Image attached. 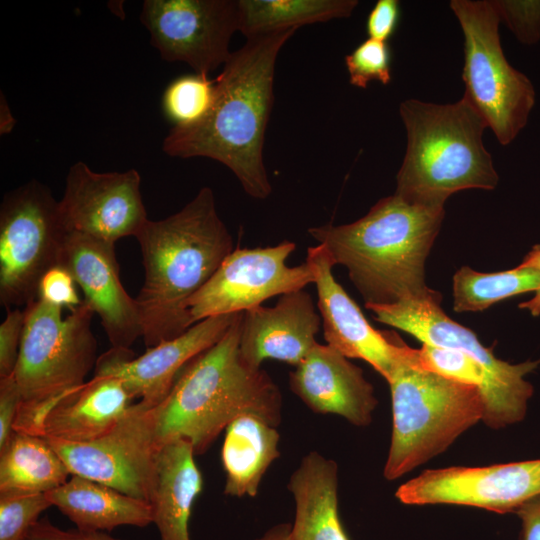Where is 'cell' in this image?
<instances>
[{"instance_id":"cell-27","label":"cell","mask_w":540,"mask_h":540,"mask_svg":"<svg viewBox=\"0 0 540 540\" xmlns=\"http://www.w3.org/2000/svg\"><path fill=\"white\" fill-rule=\"evenodd\" d=\"M357 0H238L239 31L246 39L278 30L347 18Z\"/></svg>"},{"instance_id":"cell-3","label":"cell","mask_w":540,"mask_h":540,"mask_svg":"<svg viewBox=\"0 0 540 540\" xmlns=\"http://www.w3.org/2000/svg\"><path fill=\"white\" fill-rule=\"evenodd\" d=\"M444 214V205L394 193L352 223L310 227L308 233L334 265L347 269L365 303L392 304L434 292L424 265Z\"/></svg>"},{"instance_id":"cell-8","label":"cell","mask_w":540,"mask_h":540,"mask_svg":"<svg viewBox=\"0 0 540 540\" xmlns=\"http://www.w3.org/2000/svg\"><path fill=\"white\" fill-rule=\"evenodd\" d=\"M19 356L12 374L20 393V411L44 404L83 384L97 363L91 330L95 314L83 301L63 317L62 308L36 299L25 306Z\"/></svg>"},{"instance_id":"cell-20","label":"cell","mask_w":540,"mask_h":540,"mask_svg":"<svg viewBox=\"0 0 540 540\" xmlns=\"http://www.w3.org/2000/svg\"><path fill=\"white\" fill-rule=\"evenodd\" d=\"M321 317L311 295L302 290L281 295L272 307L244 312L239 352L251 369H261L267 359L299 365L318 343Z\"/></svg>"},{"instance_id":"cell-38","label":"cell","mask_w":540,"mask_h":540,"mask_svg":"<svg viewBox=\"0 0 540 540\" xmlns=\"http://www.w3.org/2000/svg\"><path fill=\"white\" fill-rule=\"evenodd\" d=\"M27 540H122L104 531L81 529L63 530L53 525L48 518L38 520L31 528Z\"/></svg>"},{"instance_id":"cell-7","label":"cell","mask_w":540,"mask_h":540,"mask_svg":"<svg viewBox=\"0 0 540 540\" xmlns=\"http://www.w3.org/2000/svg\"><path fill=\"white\" fill-rule=\"evenodd\" d=\"M463 32L464 98L482 116L502 145L526 126L535 104L530 79L507 61L500 43L495 1L452 0Z\"/></svg>"},{"instance_id":"cell-10","label":"cell","mask_w":540,"mask_h":540,"mask_svg":"<svg viewBox=\"0 0 540 540\" xmlns=\"http://www.w3.org/2000/svg\"><path fill=\"white\" fill-rule=\"evenodd\" d=\"M68 230L59 201L32 180L3 197L0 207V303L11 309L37 299L42 276L60 265Z\"/></svg>"},{"instance_id":"cell-21","label":"cell","mask_w":540,"mask_h":540,"mask_svg":"<svg viewBox=\"0 0 540 540\" xmlns=\"http://www.w3.org/2000/svg\"><path fill=\"white\" fill-rule=\"evenodd\" d=\"M289 385L313 412L338 415L359 427L371 423L378 404L362 369L327 344L314 346L290 372Z\"/></svg>"},{"instance_id":"cell-37","label":"cell","mask_w":540,"mask_h":540,"mask_svg":"<svg viewBox=\"0 0 540 540\" xmlns=\"http://www.w3.org/2000/svg\"><path fill=\"white\" fill-rule=\"evenodd\" d=\"M21 405L22 395L13 376L0 378V448L14 431Z\"/></svg>"},{"instance_id":"cell-5","label":"cell","mask_w":540,"mask_h":540,"mask_svg":"<svg viewBox=\"0 0 540 540\" xmlns=\"http://www.w3.org/2000/svg\"><path fill=\"white\" fill-rule=\"evenodd\" d=\"M399 113L407 147L395 193L444 205L460 190L496 187L498 175L482 141L488 126L464 97L452 104L408 99Z\"/></svg>"},{"instance_id":"cell-34","label":"cell","mask_w":540,"mask_h":540,"mask_svg":"<svg viewBox=\"0 0 540 540\" xmlns=\"http://www.w3.org/2000/svg\"><path fill=\"white\" fill-rule=\"evenodd\" d=\"M75 285L73 276L65 267L55 266L42 276L37 299L59 308L68 307L73 310L83 302Z\"/></svg>"},{"instance_id":"cell-23","label":"cell","mask_w":540,"mask_h":540,"mask_svg":"<svg viewBox=\"0 0 540 540\" xmlns=\"http://www.w3.org/2000/svg\"><path fill=\"white\" fill-rule=\"evenodd\" d=\"M295 502L292 540H350L338 511L337 463L317 451L304 455L287 485Z\"/></svg>"},{"instance_id":"cell-18","label":"cell","mask_w":540,"mask_h":540,"mask_svg":"<svg viewBox=\"0 0 540 540\" xmlns=\"http://www.w3.org/2000/svg\"><path fill=\"white\" fill-rule=\"evenodd\" d=\"M60 266L71 273L83 301L99 316L112 348L130 349L142 337V325L136 300L120 281L115 243L69 232Z\"/></svg>"},{"instance_id":"cell-39","label":"cell","mask_w":540,"mask_h":540,"mask_svg":"<svg viewBox=\"0 0 540 540\" xmlns=\"http://www.w3.org/2000/svg\"><path fill=\"white\" fill-rule=\"evenodd\" d=\"M515 513L521 522L519 540H540V495L527 501Z\"/></svg>"},{"instance_id":"cell-29","label":"cell","mask_w":540,"mask_h":540,"mask_svg":"<svg viewBox=\"0 0 540 540\" xmlns=\"http://www.w3.org/2000/svg\"><path fill=\"white\" fill-rule=\"evenodd\" d=\"M214 95V80H209L208 75H182L166 87L162 108L173 127H187L206 117L213 105Z\"/></svg>"},{"instance_id":"cell-31","label":"cell","mask_w":540,"mask_h":540,"mask_svg":"<svg viewBox=\"0 0 540 540\" xmlns=\"http://www.w3.org/2000/svg\"><path fill=\"white\" fill-rule=\"evenodd\" d=\"M50 506L46 493H1L0 540H27L40 514Z\"/></svg>"},{"instance_id":"cell-25","label":"cell","mask_w":540,"mask_h":540,"mask_svg":"<svg viewBox=\"0 0 540 540\" xmlns=\"http://www.w3.org/2000/svg\"><path fill=\"white\" fill-rule=\"evenodd\" d=\"M280 434L266 421L244 415L225 429L221 460L226 480L224 494L255 497L264 474L279 458Z\"/></svg>"},{"instance_id":"cell-14","label":"cell","mask_w":540,"mask_h":540,"mask_svg":"<svg viewBox=\"0 0 540 540\" xmlns=\"http://www.w3.org/2000/svg\"><path fill=\"white\" fill-rule=\"evenodd\" d=\"M538 495L540 459L428 469L395 492V497L406 505H462L500 514L515 513Z\"/></svg>"},{"instance_id":"cell-33","label":"cell","mask_w":540,"mask_h":540,"mask_svg":"<svg viewBox=\"0 0 540 540\" xmlns=\"http://www.w3.org/2000/svg\"><path fill=\"white\" fill-rule=\"evenodd\" d=\"M501 20L525 44L540 39V1H495Z\"/></svg>"},{"instance_id":"cell-28","label":"cell","mask_w":540,"mask_h":540,"mask_svg":"<svg viewBox=\"0 0 540 540\" xmlns=\"http://www.w3.org/2000/svg\"><path fill=\"white\" fill-rule=\"evenodd\" d=\"M539 288L540 270L532 267L519 265L507 271L481 273L463 266L453 277V309L483 311L503 299Z\"/></svg>"},{"instance_id":"cell-12","label":"cell","mask_w":540,"mask_h":540,"mask_svg":"<svg viewBox=\"0 0 540 540\" xmlns=\"http://www.w3.org/2000/svg\"><path fill=\"white\" fill-rule=\"evenodd\" d=\"M151 409L136 402L113 429L93 441L47 440L71 475L150 503L158 451Z\"/></svg>"},{"instance_id":"cell-24","label":"cell","mask_w":540,"mask_h":540,"mask_svg":"<svg viewBox=\"0 0 540 540\" xmlns=\"http://www.w3.org/2000/svg\"><path fill=\"white\" fill-rule=\"evenodd\" d=\"M46 495L81 530L105 532L123 525L143 528L153 523L148 501L81 476L72 475Z\"/></svg>"},{"instance_id":"cell-22","label":"cell","mask_w":540,"mask_h":540,"mask_svg":"<svg viewBox=\"0 0 540 540\" xmlns=\"http://www.w3.org/2000/svg\"><path fill=\"white\" fill-rule=\"evenodd\" d=\"M190 442L177 439L158 448L150 504L161 540H190L189 520L203 488Z\"/></svg>"},{"instance_id":"cell-26","label":"cell","mask_w":540,"mask_h":540,"mask_svg":"<svg viewBox=\"0 0 540 540\" xmlns=\"http://www.w3.org/2000/svg\"><path fill=\"white\" fill-rule=\"evenodd\" d=\"M69 475L44 437L14 430L0 448V494L48 493L63 485Z\"/></svg>"},{"instance_id":"cell-30","label":"cell","mask_w":540,"mask_h":540,"mask_svg":"<svg viewBox=\"0 0 540 540\" xmlns=\"http://www.w3.org/2000/svg\"><path fill=\"white\" fill-rule=\"evenodd\" d=\"M408 361L414 367L462 383L476 385L481 393L487 384V373L470 354L452 348L423 344L410 348Z\"/></svg>"},{"instance_id":"cell-4","label":"cell","mask_w":540,"mask_h":540,"mask_svg":"<svg viewBox=\"0 0 540 540\" xmlns=\"http://www.w3.org/2000/svg\"><path fill=\"white\" fill-rule=\"evenodd\" d=\"M244 312L237 314L224 336L190 360L166 397L152 407L155 442L183 439L195 455L207 451L227 426L244 415L277 427L282 419V395L269 374L249 368L239 342Z\"/></svg>"},{"instance_id":"cell-11","label":"cell","mask_w":540,"mask_h":540,"mask_svg":"<svg viewBox=\"0 0 540 540\" xmlns=\"http://www.w3.org/2000/svg\"><path fill=\"white\" fill-rule=\"evenodd\" d=\"M294 242L233 250L207 283L187 302L192 325L218 315L246 312L269 298L302 290L314 283V274L305 262L288 266Z\"/></svg>"},{"instance_id":"cell-17","label":"cell","mask_w":540,"mask_h":540,"mask_svg":"<svg viewBox=\"0 0 540 540\" xmlns=\"http://www.w3.org/2000/svg\"><path fill=\"white\" fill-rule=\"evenodd\" d=\"M306 263L314 274L318 308L327 345L348 359L370 364L386 381L402 352L403 340L395 332L373 328L359 306L339 284L327 249L308 247Z\"/></svg>"},{"instance_id":"cell-32","label":"cell","mask_w":540,"mask_h":540,"mask_svg":"<svg viewBox=\"0 0 540 540\" xmlns=\"http://www.w3.org/2000/svg\"><path fill=\"white\" fill-rule=\"evenodd\" d=\"M349 82L366 88L371 81L391 82V50L387 42L368 38L345 57Z\"/></svg>"},{"instance_id":"cell-13","label":"cell","mask_w":540,"mask_h":540,"mask_svg":"<svg viewBox=\"0 0 540 540\" xmlns=\"http://www.w3.org/2000/svg\"><path fill=\"white\" fill-rule=\"evenodd\" d=\"M140 20L163 60L208 75L223 66L239 31L238 0H145Z\"/></svg>"},{"instance_id":"cell-35","label":"cell","mask_w":540,"mask_h":540,"mask_svg":"<svg viewBox=\"0 0 540 540\" xmlns=\"http://www.w3.org/2000/svg\"><path fill=\"white\" fill-rule=\"evenodd\" d=\"M25 323V312L7 309L0 324V378L11 376L15 370Z\"/></svg>"},{"instance_id":"cell-1","label":"cell","mask_w":540,"mask_h":540,"mask_svg":"<svg viewBox=\"0 0 540 540\" xmlns=\"http://www.w3.org/2000/svg\"><path fill=\"white\" fill-rule=\"evenodd\" d=\"M296 28L247 38L214 80L213 105L204 119L172 127L162 149L171 157H207L229 168L252 198L266 199L272 186L263 149L274 102L277 57Z\"/></svg>"},{"instance_id":"cell-15","label":"cell","mask_w":540,"mask_h":540,"mask_svg":"<svg viewBox=\"0 0 540 540\" xmlns=\"http://www.w3.org/2000/svg\"><path fill=\"white\" fill-rule=\"evenodd\" d=\"M140 186L141 176L135 169L99 173L84 162L74 163L59 201L68 232L112 243L136 237L149 220Z\"/></svg>"},{"instance_id":"cell-6","label":"cell","mask_w":540,"mask_h":540,"mask_svg":"<svg viewBox=\"0 0 540 540\" xmlns=\"http://www.w3.org/2000/svg\"><path fill=\"white\" fill-rule=\"evenodd\" d=\"M409 350L405 344L387 380L392 433L383 475L389 481L444 452L485 413L478 386L414 367Z\"/></svg>"},{"instance_id":"cell-40","label":"cell","mask_w":540,"mask_h":540,"mask_svg":"<svg viewBox=\"0 0 540 540\" xmlns=\"http://www.w3.org/2000/svg\"><path fill=\"white\" fill-rule=\"evenodd\" d=\"M521 266L532 267L540 270V245L534 246L533 249L524 257ZM521 309L528 310L532 316L540 315V288L535 292V295L526 302L520 303Z\"/></svg>"},{"instance_id":"cell-2","label":"cell","mask_w":540,"mask_h":540,"mask_svg":"<svg viewBox=\"0 0 540 540\" xmlns=\"http://www.w3.org/2000/svg\"><path fill=\"white\" fill-rule=\"evenodd\" d=\"M135 238L145 271L135 300L150 348L192 326L187 302L233 251V239L209 187L169 217L148 220Z\"/></svg>"},{"instance_id":"cell-16","label":"cell","mask_w":540,"mask_h":540,"mask_svg":"<svg viewBox=\"0 0 540 540\" xmlns=\"http://www.w3.org/2000/svg\"><path fill=\"white\" fill-rule=\"evenodd\" d=\"M135 399L120 378L95 374L48 402L20 412L14 430L66 442L93 441L113 429Z\"/></svg>"},{"instance_id":"cell-9","label":"cell","mask_w":540,"mask_h":540,"mask_svg":"<svg viewBox=\"0 0 540 540\" xmlns=\"http://www.w3.org/2000/svg\"><path fill=\"white\" fill-rule=\"evenodd\" d=\"M440 302V293L434 291L426 297L407 298L392 304L365 303V307L376 321L405 331L423 344L470 354L488 377L482 391L485 403L482 422L495 430L521 422L534 391L525 376L540 365V359L519 364L498 359L473 331L450 319Z\"/></svg>"},{"instance_id":"cell-19","label":"cell","mask_w":540,"mask_h":540,"mask_svg":"<svg viewBox=\"0 0 540 540\" xmlns=\"http://www.w3.org/2000/svg\"><path fill=\"white\" fill-rule=\"evenodd\" d=\"M237 314L201 320L179 336L147 348L137 357L130 349L111 347L98 358L95 374L120 378L136 399L152 408L166 397L182 368L224 336Z\"/></svg>"},{"instance_id":"cell-36","label":"cell","mask_w":540,"mask_h":540,"mask_svg":"<svg viewBox=\"0 0 540 540\" xmlns=\"http://www.w3.org/2000/svg\"><path fill=\"white\" fill-rule=\"evenodd\" d=\"M399 19V1L378 0L366 21V32L369 38L387 42L395 33Z\"/></svg>"},{"instance_id":"cell-41","label":"cell","mask_w":540,"mask_h":540,"mask_svg":"<svg viewBox=\"0 0 540 540\" xmlns=\"http://www.w3.org/2000/svg\"><path fill=\"white\" fill-rule=\"evenodd\" d=\"M255 540H292L291 524L281 523L275 525Z\"/></svg>"}]
</instances>
